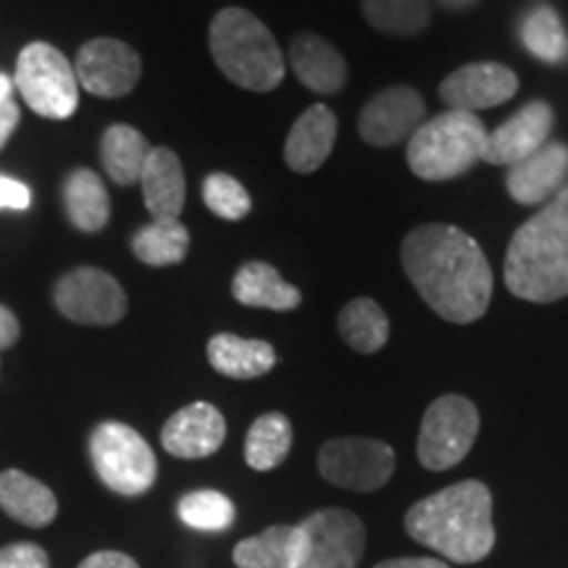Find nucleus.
Segmentation results:
<instances>
[{
  "mask_svg": "<svg viewBox=\"0 0 568 568\" xmlns=\"http://www.w3.org/2000/svg\"><path fill=\"white\" fill-rule=\"evenodd\" d=\"M403 268L422 301L450 324H471L493 301V268L471 234L453 224H422L400 247Z\"/></svg>",
  "mask_w": 568,
  "mask_h": 568,
  "instance_id": "obj_1",
  "label": "nucleus"
},
{
  "mask_svg": "<svg viewBox=\"0 0 568 568\" xmlns=\"http://www.w3.org/2000/svg\"><path fill=\"white\" fill-rule=\"evenodd\" d=\"M406 531L453 564H479L495 548L493 495L479 479L439 489L410 506Z\"/></svg>",
  "mask_w": 568,
  "mask_h": 568,
  "instance_id": "obj_2",
  "label": "nucleus"
},
{
  "mask_svg": "<svg viewBox=\"0 0 568 568\" xmlns=\"http://www.w3.org/2000/svg\"><path fill=\"white\" fill-rule=\"evenodd\" d=\"M503 276L521 301L552 303L568 297V184L518 226Z\"/></svg>",
  "mask_w": 568,
  "mask_h": 568,
  "instance_id": "obj_3",
  "label": "nucleus"
},
{
  "mask_svg": "<svg viewBox=\"0 0 568 568\" xmlns=\"http://www.w3.org/2000/svg\"><path fill=\"white\" fill-rule=\"evenodd\" d=\"M209 48L226 80L251 92H272L284 80V55L272 30L247 9H222L209 27Z\"/></svg>",
  "mask_w": 568,
  "mask_h": 568,
  "instance_id": "obj_4",
  "label": "nucleus"
},
{
  "mask_svg": "<svg viewBox=\"0 0 568 568\" xmlns=\"http://www.w3.org/2000/svg\"><path fill=\"white\" fill-rule=\"evenodd\" d=\"M485 145L487 126L477 113L447 109L410 134L406 155L418 180L450 182L485 161Z\"/></svg>",
  "mask_w": 568,
  "mask_h": 568,
  "instance_id": "obj_5",
  "label": "nucleus"
},
{
  "mask_svg": "<svg viewBox=\"0 0 568 568\" xmlns=\"http://www.w3.org/2000/svg\"><path fill=\"white\" fill-rule=\"evenodd\" d=\"M90 458L103 485L124 497L145 495L159 474L151 445L122 422H103L92 429Z\"/></svg>",
  "mask_w": 568,
  "mask_h": 568,
  "instance_id": "obj_6",
  "label": "nucleus"
},
{
  "mask_svg": "<svg viewBox=\"0 0 568 568\" xmlns=\"http://www.w3.org/2000/svg\"><path fill=\"white\" fill-rule=\"evenodd\" d=\"M17 88L34 113L42 119L63 122L80 105V84L74 67L67 61L59 48L48 42H30L19 53Z\"/></svg>",
  "mask_w": 568,
  "mask_h": 568,
  "instance_id": "obj_7",
  "label": "nucleus"
},
{
  "mask_svg": "<svg viewBox=\"0 0 568 568\" xmlns=\"http://www.w3.org/2000/svg\"><path fill=\"white\" fill-rule=\"evenodd\" d=\"M479 435V410L464 395H443L426 408L418 429V460L429 471L458 466Z\"/></svg>",
  "mask_w": 568,
  "mask_h": 568,
  "instance_id": "obj_8",
  "label": "nucleus"
},
{
  "mask_svg": "<svg viewBox=\"0 0 568 568\" xmlns=\"http://www.w3.org/2000/svg\"><path fill=\"white\" fill-rule=\"evenodd\" d=\"M316 466L329 485L374 493L395 474V450L374 437H335L322 445Z\"/></svg>",
  "mask_w": 568,
  "mask_h": 568,
  "instance_id": "obj_9",
  "label": "nucleus"
},
{
  "mask_svg": "<svg viewBox=\"0 0 568 568\" xmlns=\"http://www.w3.org/2000/svg\"><path fill=\"white\" fill-rule=\"evenodd\" d=\"M53 301L61 316L88 326H111L126 314L124 287L95 266H80L61 276Z\"/></svg>",
  "mask_w": 568,
  "mask_h": 568,
  "instance_id": "obj_10",
  "label": "nucleus"
},
{
  "mask_svg": "<svg viewBox=\"0 0 568 568\" xmlns=\"http://www.w3.org/2000/svg\"><path fill=\"white\" fill-rule=\"evenodd\" d=\"M301 527L305 531V558L297 568H358L366 550V529L351 510H316Z\"/></svg>",
  "mask_w": 568,
  "mask_h": 568,
  "instance_id": "obj_11",
  "label": "nucleus"
},
{
  "mask_svg": "<svg viewBox=\"0 0 568 568\" xmlns=\"http://www.w3.org/2000/svg\"><path fill=\"white\" fill-rule=\"evenodd\" d=\"M77 84L95 98H124L138 88L142 61L132 45L113 38L88 40L74 59Z\"/></svg>",
  "mask_w": 568,
  "mask_h": 568,
  "instance_id": "obj_12",
  "label": "nucleus"
},
{
  "mask_svg": "<svg viewBox=\"0 0 568 568\" xmlns=\"http://www.w3.org/2000/svg\"><path fill=\"white\" fill-rule=\"evenodd\" d=\"M422 92L408 84H395L376 92L358 116V134L372 148H395L410 140L424 122Z\"/></svg>",
  "mask_w": 568,
  "mask_h": 568,
  "instance_id": "obj_13",
  "label": "nucleus"
},
{
  "mask_svg": "<svg viewBox=\"0 0 568 568\" xmlns=\"http://www.w3.org/2000/svg\"><path fill=\"white\" fill-rule=\"evenodd\" d=\"M518 90V77L508 67L495 61L468 63L445 77L439 84V98L447 109L477 113L508 103Z\"/></svg>",
  "mask_w": 568,
  "mask_h": 568,
  "instance_id": "obj_14",
  "label": "nucleus"
},
{
  "mask_svg": "<svg viewBox=\"0 0 568 568\" xmlns=\"http://www.w3.org/2000/svg\"><path fill=\"white\" fill-rule=\"evenodd\" d=\"M552 124H556V113L550 103L531 101L521 105L508 122H503L495 132H487L485 161L495 166H514L550 140Z\"/></svg>",
  "mask_w": 568,
  "mask_h": 568,
  "instance_id": "obj_15",
  "label": "nucleus"
},
{
  "mask_svg": "<svg viewBox=\"0 0 568 568\" xmlns=\"http://www.w3.org/2000/svg\"><path fill=\"white\" fill-rule=\"evenodd\" d=\"M226 422L211 403H190L169 418L161 429V445L169 456L197 460L209 458L224 445Z\"/></svg>",
  "mask_w": 568,
  "mask_h": 568,
  "instance_id": "obj_16",
  "label": "nucleus"
},
{
  "mask_svg": "<svg viewBox=\"0 0 568 568\" xmlns=\"http://www.w3.org/2000/svg\"><path fill=\"white\" fill-rule=\"evenodd\" d=\"M568 176V145L545 142L539 151L508 169L506 190L516 203L539 205L558 193Z\"/></svg>",
  "mask_w": 568,
  "mask_h": 568,
  "instance_id": "obj_17",
  "label": "nucleus"
},
{
  "mask_svg": "<svg viewBox=\"0 0 568 568\" xmlns=\"http://www.w3.org/2000/svg\"><path fill=\"white\" fill-rule=\"evenodd\" d=\"M290 67L305 88L318 95H335L347 82V63L329 40L316 32H301L290 42Z\"/></svg>",
  "mask_w": 568,
  "mask_h": 568,
  "instance_id": "obj_18",
  "label": "nucleus"
},
{
  "mask_svg": "<svg viewBox=\"0 0 568 568\" xmlns=\"http://www.w3.org/2000/svg\"><path fill=\"white\" fill-rule=\"evenodd\" d=\"M337 140V116L329 105L316 103L297 116L284 142V161L297 174H311L329 159Z\"/></svg>",
  "mask_w": 568,
  "mask_h": 568,
  "instance_id": "obj_19",
  "label": "nucleus"
},
{
  "mask_svg": "<svg viewBox=\"0 0 568 568\" xmlns=\"http://www.w3.org/2000/svg\"><path fill=\"white\" fill-rule=\"evenodd\" d=\"M138 184L145 197V209L153 219H180L184 197H187V184H184L182 163L174 151L151 148Z\"/></svg>",
  "mask_w": 568,
  "mask_h": 568,
  "instance_id": "obj_20",
  "label": "nucleus"
},
{
  "mask_svg": "<svg viewBox=\"0 0 568 568\" xmlns=\"http://www.w3.org/2000/svg\"><path fill=\"white\" fill-rule=\"evenodd\" d=\"M305 558V531L301 524H274L261 535L234 545L237 568H297Z\"/></svg>",
  "mask_w": 568,
  "mask_h": 568,
  "instance_id": "obj_21",
  "label": "nucleus"
},
{
  "mask_svg": "<svg viewBox=\"0 0 568 568\" xmlns=\"http://www.w3.org/2000/svg\"><path fill=\"white\" fill-rule=\"evenodd\" d=\"M0 508L27 527H48L59 514V500L40 479L9 468L0 471Z\"/></svg>",
  "mask_w": 568,
  "mask_h": 568,
  "instance_id": "obj_22",
  "label": "nucleus"
},
{
  "mask_svg": "<svg viewBox=\"0 0 568 568\" xmlns=\"http://www.w3.org/2000/svg\"><path fill=\"white\" fill-rule=\"evenodd\" d=\"M232 297L247 308L268 311H293L301 305L303 295L295 284L284 282L280 272L264 261H251L234 274Z\"/></svg>",
  "mask_w": 568,
  "mask_h": 568,
  "instance_id": "obj_23",
  "label": "nucleus"
},
{
  "mask_svg": "<svg viewBox=\"0 0 568 568\" xmlns=\"http://www.w3.org/2000/svg\"><path fill=\"white\" fill-rule=\"evenodd\" d=\"M209 364L213 372L230 376V379H255L276 366V351L266 339H245L222 332V335L211 337Z\"/></svg>",
  "mask_w": 568,
  "mask_h": 568,
  "instance_id": "obj_24",
  "label": "nucleus"
},
{
  "mask_svg": "<svg viewBox=\"0 0 568 568\" xmlns=\"http://www.w3.org/2000/svg\"><path fill=\"white\" fill-rule=\"evenodd\" d=\"M63 203L69 222L80 232L95 234L105 230L111 219V197L105 182L92 169H74L63 182Z\"/></svg>",
  "mask_w": 568,
  "mask_h": 568,
  "instance_id": "obj_25",
  "label": "nucleus"
},
{
  "mask_svg": "<svg viewBox=\"0 0 568 568\" xmlns=\"http://www.w3.org/2000/svg\"><path fill=\"white\" fill-rule=\"evenodd\" d=\"M148 153H151L148 140L130 124H113L103 132L101 159L105 174L111 176V182L122 184V187L140 182Z\"/></svg>",
  "mask_w": 568,
  "mask_h": 568,
  "instance_id": "obj_26",
  "label": "nucleus"
},
{
  "mask_svg": "<svg viewBox=\"0 0 568 568\" xmlns=\"http://www.w3.org/2000/svg\"><path fill=\"white\" fill-rule=\"evenodd\" d=\"M339 337L353 347L355 353L372 355L387 345L389 318L379 303L372 297H355L339 311L337 316Z\"/></svg>",
  "mask_w": 568,
  "mask_h": 568,
  "instance_id": "obj_27",
  "label": "nucleus"
},
{
  "mask_svg": "<svg viewBox=\"0 0 568 568\" xmlns=\"http://www.w3.org/2000/svg\"><path fill=\"white\" fill-rule=\"evenodd\" d=\"M293 450V424L284 414H264L253 422L245 437V460L255 471L282 466Z\"/></svg>",
  "mask_w": 568,
  "mask_h": 568,
  "instance_id": "obj_28",
  "label": "nucleus"
},
{
  "mask_svg": "<svg viewBox=\"0 0 568 568\" xmlns=\"http://www.w3.org/2000/svg\"><path fill=\"white\" fill-rule=\"evenodd\" d=\"M132 251L142 264L155 268L182 264L190 251V232L180 219H153L132 237Z\"/></svg>",
  "mask_w": 568,
  "mask_h": 568,
  "instance_id": "obj_29",
  "label": "nucleus"
},
{
  "mask_svg": "<svg viewBox=\"0 0 568 568\" xmlns=\"http://www.w3.org/2000/svg\"><path fill=\"white\" fill-rule=\"evenodd\" d=\"M521 45L542 63H564L568 59V34L558 11L550 6H537L518 21Z\"/></svg>",
  "mask_w": 568,
  "mask_h": 568,
  "instance_id": "obj_30",
  "label": "nucleus"
},
{
  "mask_svg": "<svg viewBox=\"0 0 568 568\" xmlns=\"http://www.w3.org/2000/svg\"><path fill=\"white\" fill-rule=\"evenodd\" d=\"M364 19L376 32L416 38L432 24L429 0H361Z\"/></svg>",
  "mask_w": 568,
  "mask_h": 568,
  "instance_id": "obj_31",
  "label": "nucleus"
},
{
  "mask_svg": "<svg viewBox=\"0 0 568 568\" xmlns=\"http://www.w3.org/2000/svg\"><path fill=\"white\" fill-rule=\"evenodd\" d=\"M182 524L197 531H224L234 524V503L216 489H195L187 493L176 506Z\"/></svg>",
  "mask_w": 568,
  "mask_h": 568,
  "instance_id": "obj_32",
  "label": "nucleus"
},
{
  "mask_svg": "<svg viewBox=\"0 0 568 568\" xmlns=\"http://www.w3.org/2000/svg\"><path fill=\"white\" fill-rule=\"evenodd\" d=\"M203 201L224 222H240L253 209L251 193L230 174H209L203 182Z\"/></svg>",
  "mask_w": 568,
  "mask_h": 568,
  "instance_id": "obj_33",
  "label": "nucleus"
},
{
  "mask_svg": "<svg viewBox=\"0 0 568 568\" xmlns=\"http://www.w3.org/2000/svg\"><path fill=\"white\" fill-rule=\"evenodd\" d=\"M0 568H48V552L34 542H17L0 550Z\"/></svg>",
  "mask_w": 568,
  "mask_h": 568,
  "instance_id": "obj_34",
  "label": "nucleus"
},
{
  "mask_svg": "<svg viewBox=\"0 0 568 568\" xmlns=\"http://www.w3.org/2000/svg\"><path fill=\"white\" fill-rule=\"evenodd\" d=\"M32 195L27 184H21L11 176H0V209H13V211H24L30 209Z\"/></svg>",
  "mask_w": 568,
  "mask_h": 568,
  "instance_id": "obj_35",
  "label": "nucleus"
},
{
  "mask_svg": "<svg viewBox=\"0 0 568 568\" xmlns=\"http://www.w3.org/2000/svg\"><path fill=\"white\" fill-rule=\"evenodd\" d=\"M80 568H140L130 556L116 550H101V552H92L90 558H84Z\"/></svg>",
  "mask_w": 568,
  "mask_h": 568,
  "instance_id": "obj_36",
  "label": "nucleus"
},
{
  "mask_svg": "<svg viewBox=\"0 0 568 568\" xmlns=\"http://www.w3.org/2000/svg\"><path fill=\"white\" fill-rule=\"evenodd\" d=\"M19 335H21L19 318L13 316V311L6 308V305H0V351H9V347L17 345Z\"/></svg>",
  "mask_w": 568,
  "mask_h": 568,
  "instance_id": "obj_37",
  "label": "nucleus"
},
{
  "mask_svg": "<svg viewBox=\"0 0 568 568\" xmlns=\"http://www.w3.org/2000/svg\"><path fill=\"white\" fill-rule=\"evenodd\" d=\"M17 124H19L17 101H13V98H9V101H0V151L6 148V142H9L13 130H17Z\"/></svg>",
  "mask_w": 568,
  "mask_h": 568,
  "instance_id": "obj_38",
  "label": "nucleus"
},
{
  "mask_svg": "<svg viewBox=\"0 0 568 568\" xmlns=\"http://www.w3.org/2000/svg\"><path fill=\"white\" fill-rule=\"evenodd\" d=\"M376 568H450L437 558H393L379 564Z\"/></svg>",
  "mask_w": 568,
  "mask_h": 568,
  "instance_id": "obj_39",
  "label": "nucleus"
},
{
  "mask_svg": "<svg viewBox=\"0 0 568 568\" xmlns=\"http://www.w3.org/2000/svg\"><path fill=\"white\" fill-rule=\"evenodd\" d=\"M439 6H443V9H447V11H466V9H471L474 3H477V0H437Z\"/></svg>",
  "mask_w": 568,
  "mask_h": 568,
  "instance_id": "obj_40",
  "label": "nucleus"
},
{
  "mask_svg": "<svg viewBox=\"0 0 568 568\" xmlns=\"http://www.w3.org/2000/svg\"><path fill=\"white\" fill-rule=\"evenodd\" d=\"M11 92H13V82H11V77L0 74V101H9Z\"/></svg>",
  "mask_w": 568,
  "mask_h": 568,
  "instance_id": "obj_41",
  "label": "nucleus"
}]
</instances>
